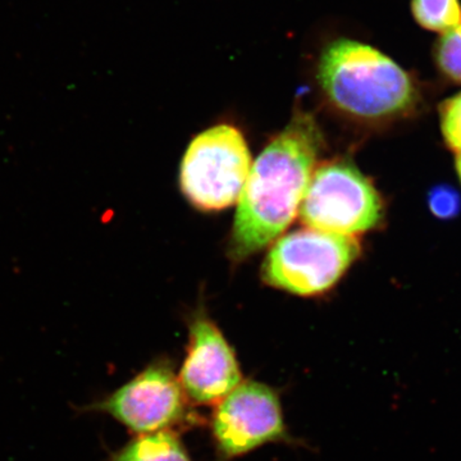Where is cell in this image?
Segmentation results:
<instances>
[{
    "instance_id": "cell-3",
    "label": "cell",
    "mask_w": 461,
    "mask_h": 461,
    "mask_svg": "<svg viewBox=\"0 0 461 461\" xmlns=\"http://www.w3.org/2000/svg\"><path fill=\"white\" fill-rule=\"evenodd\" d=\"M299 215L308 229L357 238L384 224L386 204L354 162L336 158L314 169Z\"/></svg>"
},
{
    "instance_id": "cell-8",
    "label": "cell",
    "mask_w": 461,
    "mask_h": 461,
    "mask_svg": "<svg viewBox=\"0 0 461 461\" xmlns=\"http://www.w3.org/2000/svg\"><path fill=\"white\" fill-rule=\"evenodd\" d=\"M177 377L194 406H214L244 381L238 355L204 312L191 318L189 342Z\"/></svg>"
},
{
    "instance_id": "cell-4",
    "label": "cell",
    "mask_w": 461,
    "mask_h": 461,
    "mask_svg": "<svg viewBox=\"0 0 461 461\" xmlns=\"http://www.w3.org/2000/svg\"><path fill=\"white\" fill-rule=\"evenodd\" d=\"M362 244L354 236L296 230L273 242L262 266L268 286L297 296L327 293L357 262Z\"/></svg>"
},
{
    "instance_id": "cell-13",
    "label": "cell",
    "mask_w": 461,
    "mask_h": 461,
    "mask_svg": "<svg viewBox=\"0 0 461 461\" xmlns=\"http://www.w3.org/2000/svg\"><path fill=\"white\" fill-rule=\"evenodd\" d=\"M430 212L441 220H450L459 214L461 209V196L454 187L437 186L430 190L429 195Z\"/></svg>"
},
{
    "instance_id": "cell-5",
    "label": "cell",
    "mask_w": 461,
    "mask_h": 461,
    "mask_svg": "<svg viewBox=\"0 0 461 461\" xmlns=\"http://www.w3.org/2000/svg\"><path fill=\"white\" fill-rule=\"evenodd\" d=\"M90 409L109 415L135 436L162 430L181 433L205 423L187 399L177 373L167 357L153 360Z\"/></svg>"
},
{
    "instance_id": "cell-9",
    "label": "cell",
    "mask_w": 461,
    "mask_h": 461,
    "mask_svg": "<svg viewBox=\"0 0 461 461\" xmlns=\"http://www.w3.org/2000/svg\"><path fill=\"white\" fill-rule=\"evenodd\" d=\"M111 461H193L181 433L172 430L136 435L112 454Z\"/></svg>"
},
{
    "instance_id": "cell-1",
    "label": "cell",
    "mask_w": 461,
    "mask_h": 461,
    "mask_svg": "<svg viewBox=\"0 0 461 461\" xmlns=\"http://www.w3.org/2000/svg\"><path fill=\"white\" fill-rule=\"evenodd\" d=\"M323 149L320 123L297 105L290 122L251 165L230 232L233 262L269 247L294 222Z\"/></svg>"
},
{
    "instance_id": "cell-14",
    "label": "cell",
    "mask_w": 461,
    "mask_h": 461,
    "mask_svg": "<svg viewBox=\"0 0 461 461\" xmlns=\"http://www.w3.org/2000/svg\"><path fill=\"white\" fill-rule=\"evenodd\" d=\"M456 172H457V176H459L460 182H461V153L457 154V157H456Z\"/></svg>"
},
{
    "instance_id": "cell-11",
    "label": "cell",
    "mask_w": 461,
    "mask_h": 461,
    "mask_svg": "<svg viewBox=\"0 0 461 461\" xmlns=\"http://www.w3.org/2000/svg\"><path fill=\"white\" fill-rule=\"evenodd\" d=\"M433 60L445 80L461 85V25L439 35L433 47Z\"/></svg>"
},
{
    "instance_id": "cell-7",
    "label": "cell",
    "mask_w": 461,
    "mask_h": 461,
    "mask_svg": "<svg viewBox=\"0 0 461 461\" xmlns=\"http://www.w3.org/2000/svg\"><path fill=\"white\" fill-rule=\"evenodd\" d=\"M208 427L217 461L240 459L269 444L302 445L288 429L280 393L254 379L215 403Z\"/></svg>"
},
{
    "instance_id": "cell-12",
    "label": "cell",
    "mask_w": 461,
    "mask_h": 461,
    "mask_svg": "<svg viewBox=\"0 0 461 461\" xmlns=\"http://www.w3.org/2000/svg\"><path fill=\"white\" fill-rule=\"evenodd\" d=\"M439 127L442 138L456 154L461 153V91L439 105Z\"/></svg>"
},
{
    "instance_id": "cell-6",
    "label": "cell",
    "mask_w": 461,
    "mask_h": 461,
    "mask_svg": "<svg viewBox=\"0 0 461 461\" xmlns=\"http://www.w3.org/2000/svg\"><path fill=\"white\" fill-rule=\"evenodd\" d=\"M250 168V149L238 127H209L194 138L182 158V194L200 211H223L239 202Z\"/></svg>"
},
{
    "instance_id": "cell-2",
    "label": "cell",
    "mask_w": 461,
    "mask_h": 461,
    "mask_svg": "<svg viewBox=\"0 0 461 461\" xmlns=\"http://www.w3.org/2000/svg\"><path fill=\"white\" fill-rule=\"evenodd\" d=\"M315 83L330 111L366 129H384L420 113L423 91L411 72L368 42L332 39L321 48Z\"/></svg>"
},
{
    "instance_id": "cell-10",
    "label": "cell",
    "mask_w": 461,
    "mask_h": 461,
    "mask_svg": "<svg viewBox=\"0 0 461 461\" xmlns=\"http://www.w3.org/2000/svg\"><path fill=\"white\" fill-rule=\"evenodd\" d=\"M411 16L415 23L441 35L461 25L460 0H411Z\"/></svg>"
}]
</instances>
